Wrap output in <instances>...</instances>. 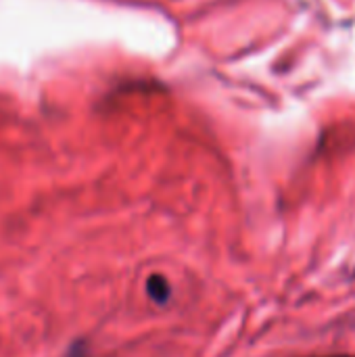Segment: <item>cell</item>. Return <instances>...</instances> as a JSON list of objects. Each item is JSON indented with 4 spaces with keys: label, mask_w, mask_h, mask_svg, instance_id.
I'll use <instances>...</instances> for the list:
<instances>
[{
    "label": "cell",
    "mask_w": 355,
    "mask_h": 357,
    "mask_svg": "<svg viewBox=\"0 0 355 357\" xmlns=\"http://www.w3.org/2000/svg\"><path fill=\"white\" fill-rule=\"evenodd\" d=\"M146 291H149V297L157 303H165L169 299V284L163 276H151L149 282H146Z\"/></svg>",
    "instance_id": "obj_1"
},
{
    "label": "cell",
    "mask_w": 355,
    "mask_h": 357,
    "mask_svg": "<svg viewBox=\"0 0 355 357\" xmlns=\"http://www.w3.org/2000/svg\"><path fill=\"white\" fill-rule=\"evenodd\" d=\"M335 357H345V356H335Z\"/></svg>",
    "instance_id": "obj_2"
}]
</instances>
